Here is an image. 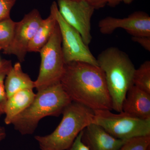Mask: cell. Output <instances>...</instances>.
Wrapping results in <instances>:
<instances>
[{
  "label": "cell",
  "instance_id": "cell-15",
  "mask_svg": "<svg viewBox=\"0 0 150 150\" xmlns=\"http://www.w3.org/2000/svg\"><path fill=\"white\" fill-rule=\"evenodd\" d=\"M57 25V20L53 12L43 19L30 42L28 52H39L41 48L48 43Z\"/></svg>",
  "mask_w": 150,
  "mask_h": 150
},
{
  "label": "cell",
  "instance_id": "cell-8",
  "mask_svg": "<svg viewBox=\"0 0 150 150\" xmlns=\"http://www.w3.org/2000/svg\"><path fill=\"white\" fill-rule=\"evenodd\" d=\"M59 13L79 33L86 45L91 43V20L95 8L85 0H58Z\"/></svg>",
  "mask_w": 150,
  "mask_h": 150
},
{
  "label": "cell",
  "instance_id": "cell-6",
  "mask_svg": "<svg viewBox=\"0 0 150 150\" xmlns=\"http://www.w3.org/2000/svg\"><path fill=\"white\" fill-rule=\"evenodd\" d=\"M40 64L35 88L40 90L60 82L65 64L62 47L61 32L57 23L52 36L39 52Z\"/></svg>",
  "mask_w": 150,
  "mask_h": 150
},
{
  "label": "cell",
  "instance_id": "cell-26",
  "mask_svg": "<svg viewBox=\"0 0 150 150\" xmlns=\"http://www.w3.org/2000/svg\"><path fill=\"white\" fill-rule=\"evenodd\" d=\"M2 61V60H1V59H0V67H1V65Z\"/></svg>",
  "mask_w": 150,
  "mask_h": 150
},
{
  "label": "cell",
  "instance_id": "cell-2",
  "mask_svg": "<svg viewBox=\"0 0 150 150\" xmlns=\"http://www.w3.org/2000/svg\"><path fill=\"white\" fill-rule=\"evenodd\" d=\"M98 66L104 74L112 101V110L122 111V105L129 88L134 85L136 69L129 56L115 47L102 51L96 58Z\"/></svg>",
  "mask_w": 150,
  "mask_h": 150
},
{
  "label": "cell",
  "instance_id": "cell-12",
  "mask_svg": "<svg viewBox=\"0 0 150 150\" xmlns=\"http://www.w3.org/2000/svg\"><path fill=\"white\" fill-rule=\"evenodd\" d=\"M122 111L140 119H150V94L132 86L123 100Z\"/></svg>",
  "mask_w": 150,
  "mask_h": 150
},
{
  "label": "cell",
  "instance_id": "cell-24",
  "mask_svg": "<svg viewBox=\"0 0 150 150\" xmlns=\"http://www.w3.org/2000/svg\"><path fill=\"white\" fill-rule=\"evenodd\" d=\"M107 4L111 7H115L121 3L126 4H129L133 2L134 0H106Z\"/></svg>",
  "mask_w": 150,
  "mask_h": 150
},
{
  "label": "cell",
  "instance_id": "cell-16",
  "mask_svg": "<svg viewBox=\"0 0 150 150\" xmlns=\"http://www.w3.org/2000/svg\"><path fill=\"white\" fill-rule=\"evenodd\" d=\"M134 85L150 94V62L146 61L138 69L133 76Z\"/></svg>",
  "mask_w": 150,
  "mask_h": 150
},
{
  "label": "cell",
  "instance_id": "cell-20",
  "mask_svg": "<svg viewBox=\"0 0 150 150\" xmlns=\"http://www.w3.org/2000/svg\"><path fill=\"white\" fill-rule=\"evenodd\" d=\"M16 0H0V21L10 18L11 10Z\"/></svg>",
  "mask_w": 150,
  "mask_h": 150
},
{
  "label": "cell",
  "instance_id": "cell-5",
  "mask_svg": "<svg viewBox=\"0 0 150 150\" xmlns=\"http://www.w3.org/2000/svg\"><path fill=\"white\" fill-rule=\"evenodd\" d=\"M111 111L94 110L93 123L101 126L108 134L119 139L150 136V119H140L123 111L113 113Z\"/></svg>",
  "mask_w": 150,
  "mask_h": 150
},
{
  "label": "cell",
  "instance_id": "cell-22",
  "mask_svg": "<svg viewBox=\"0 0 150 150\" xmlns=\"http://www.w3.org/2000/svg\"><path fill=\"white\" fill-rule=\"evenodd\" d=\"M82 131L80 133L74 141L72 145L67 150H90L81 141Z\"/></svg>",
  "mask_w": 150,
  "mask_h": 150
},
{
  "label": "cell",
  "instance_id": "cell-4",
  "mask_svg": "<svg viewBox=\"0 0 150 150\" xmlns=\"http://www.w3.org/2000/svg\"><path fill=\"white\" fill-rule=\"evenodd\" d=\"M62 114V121L52 133L45 136H35L41 150L68 149L79 134L93 123V110L77 103L72 101Z\"/></svg>",
  "mask_w": 150,
  "mask_h": 150
},
{
  "label": "cell",
  "instance_id": "cell-25",
  "mask_svg": "<svg viewBox=\"0 0 150 150\" xmlns=\"http://www.w3.org/2000/svg\"><path fill=\"white\" fill-rule=\"evenodd\" d=\"M6 134L5 129L4 127L0 126V142L4 139L5 138H6Z\"/></svg>",
  "mask_w": 150,
  "mask_h": 150
},
{
  "label": "cell",
  "instance_id": "cell-23",
  "mask_svg": "<svg viewBox=\"0 0 150 150\" xmlns=\"http://www.w3.org/2000/svg\"><path fill=\"white\" fill-rule=\"evenodd\" d=\"M93 6L95 9L103 8L107 5L106 0H85Z\"/></svg>",
  "mask_w": 150,
  "mask_h": 150
},
{
  "label": "cell",
  "instance_id": "cell-13",
  "mask_svg": "<svg viewBox=\"0 0 150 150\" xmlns=\"http://www.w3.org/2000/svg\"><path fill=\"white\" fill-rule=\"evenodd\" d=\"M35 96L33 89H25L8 98L4 112L5 124H11L14 120L32 103Z\"/></svg>",
  "mask_w": 150,
  "mask_h": 150
},
{
  "label": "cell",
  "instance_id": "cell-10",
  "mask_svg": "<svg viewBox=\"0 0 150 150\" xmlns=\"http://www.w3.org/2000/svg\"><path fill=\"white\" fill-rule=\"evenodd\" d=\"M102 34H112L117 28L126 30L131 36H150V17L143 11H137L123 18L111 16L102 19L98 23Z\"/></svg>",
  "mask_w": 150,
  "mask_h": 150
},
{
  "label": "cell",
  "instance_id": "cell-17",
  "mask_svg": "<svg viewBox=\"0 0 150 150\" xmlns=\"http://www.w3.org/2000/svg\"><path fill=\"white\" fill-rule=\"evenodd\" d=\"M16 23L11 18L0 21V50L5 51L13 39Z\"/></svg>",
  "mask_w": 150,
  "mask_h": 150
},
{
  "label": "cell",
  "instance_id": "cell-14",
  "mask_svg": "<svg viewBox=\"0 0 150 150\" xmlns=\"http://www.w3.org/2000/svg\"><path fill=\"white\" fill-rule=\"evenodd\" d=\"M5 88L7 98L20 91L35 88V82L23 72L21 63H16L9 70L5 78Z\"/></svg>",
  "mask_w": 150,
  "mask_h": 150
},
{
  "label": "cell",
  "instance_id": "cell-3",
  "mask_svg": "<svg viewBox=\"0 0 150 150\" xmlns=\"http://www.w3.org/2000/svg\"><path fill=\"white\" fill-rule=\"evenodd\" d=\"M37 91L32 103L12 123L22 135L33 134L42 118L58 117L72 102L60 82Z\"/></svg>",
  "mask_w": 150,
  "mask_h": 150
},
{
  "label": "cell",
  "instance_id": "cell-9",
  "mask_svg": "<svg viewBox=\"0 0 150 150\" xmlns=\"http://www.w3.org/2000/svg\"><path fill=\"white\" fill-rule=\"evenodd\" d=\"M40 13L34 9L16 23L13 39L4 54L15 55L20 63L24 62L28 48L43 21Z\"/></svg>",
  "mask_w": 150,
  "mask_h": 150
},
{
  "label": "cell",
  "instance_id": "cell-11",
  "mask_svg": "<svg viewBox=\"0 0 150 150\" xmlns=\"http://www.w3.org/2000/svg\"><path fill=\"white\" fill-rule=\"evenodd\" d=\"M81 141L90 150H118L128 140L116 139L101 126L92 123L83 130Z\"/></svg>",
  "mask_w": 150,
  "mask_h": 150
},
{
  "label": "cell",
  "instance_id": "cell-18",
  "mask_svg": "<svg viewBox=\"0 0 150 150\" xmlns=\"http://www.w3.org/2000/svg\"><path fill=\"white\" fill-rule=\"evenodd\" d=\"M10 60H3L0 67V115L4 114L5 107L7 100L4 82L6 76L12 67Z\"/></svg>",
  "mask_w": 150,
  "mask_h": 150
},
{
  "label": "cell",
  "instance_id": "cell-1",
  "mask_svg": "<svg viewBox=\"0 0 150 150\" xmlns=\"http://www.w3.org/2000/svg\"><path fill=\"white\" fill-rule=\"evenodd\" d=\"M60 83L73 102L94 110H112L104 74L98 66L83 62L65 65Z\"/></svg>",
  "mask_w": 150,
  "mask_h": 150
},
{
  "label": "cell",
  "instance_id": "cell-7",
  "mask_svg": "<svg viewBox=\"0 0 150 150\" xmlns=\"http://www.w3.org/2000/svg\"><path fill=\"white\" fill-rule=\"evenodd\" d=\"M51 11L54 13L61 32L65 64L80 62L98 66L96 58L84 43L79 33L68 24L59 13L56 2L52 3Z\"/></svg>",
  "mask_w": 150,
  "mask_h": 150
},
{
  "label": "cell",
  "instance_id": "cell-21",
  "mask_svg": "<svg viewBox=\"0 0 150 150\" xmlns=\"http://www.w3.org/2000/svg\"><path fill=\"white\" fill-rule=\"evenodd\" d=\"M131 39L139 43L145 50L150 51V36H132Z\"/></svg>",
  "mask_w": 150,
  "mask_h": 150
},
{
  "label": "cell",
  "instance_id": "cell-19",
  "mask_svg": "<svg viewBox=\"0 0 150 150\" xmlns=\"http://www.w3.org/2000/svg\"><path fill=\"white\" fill-rule=\"evenodd\" d=\"M150 136L130 139L118 150H150Z\"/></svg>",
  "mask_w": 150,
  "mask_h": 150
}]
</instances>
